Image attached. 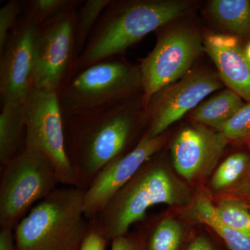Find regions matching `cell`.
<instances>
[{
  "label": "cell",
  "instance_id": "obj_1",
  "mask_svg": "<svg viewBox=\"0 0 250 250\" xmlns=\"http://www.w3.org/2000/svg\"><path fill=\"white\" fill-rule=\"evenodd\" d=\"M142 98L64 120L65 148L77 188L86 190L105 166L126 153L138 123L146 121Z\"/></svg>",
  "mask_w": 250,
  "mask_h": 250
},
{
  "label": "cell",
  "instance_id": "obj_2",
  "mask_svg": "<svg viewBox=\"0 0 250 250\" xmlns=\"http://www.w3.org/2000/svg\"><path fill=\"white\" fill-rule=\"evenodd\" d=\"M188 9V4L182 1L111 0L99 18L84 50L77 58L71 77L94 64L123 53Z\"/></svg>",
  "mask_w": 250,
  "mask_h": 250
},
{
  "label": "cell",
  "instance_id": "obj_3",
  "mask_svg": "<svg viewBox=\"0 0 250 250\" xmlns=\"http://www.w3.org/2000/svg\"><path fill=\"white\" fill-rule=\"evenodd\" d=\"M84 200L79 188L55 189L15 228L17 250H80L90 228Z\"/></svg>",
  "mask_w": 250,
  "mask_h": 250
},
{
  "label": "cell",
  "instance_id": "obj_4",
  "mask_svg": "<svg viewBox=\"0 0 250 250\" xmlns=\"http://www.w3.org/2000/svg\"><path fill=\"white\" fill-rule=\"evenodd\" d=\"M143 93L141 68L107 59L77 72L57 91L63 119L110 107Z\"/></svg>",
  "mask_w": 250,
  "mask_h": 250
},
{
  "label": "cell",
  "instance_id": "obj_5",
  "mask_svg": "<svg viewBox=\"0 0 250 250\" xmlns=\"http://www.w3.org/2000/svg\"><path fill=\"white\" fill-rule=\"evenodd\" d=\"M59 184L50 161L24 147L3 167L0 182V225L14 229L35 202L43 200Z\"/></svg>",
  "mask_w": 250,
  "mask_h": 250
},
{
  "label": "cell",
  "instance_id": "obj_6",
  "mask_svg": "<svg viewBox=\"0 0 250 250\" xmlns=\"http://www.w3.org/2000/svg\"><path fill=\"white\" fill-rule=\"evenodd\" d=\"M177 202L175 189L167 171L161 166H152L138 172L93 220V223L107 239L113 240L125 236L153 206L172 205Z\"/></svg>",
  "mask_w": 250,
  "mask_h": 250
},
{
  "label": "cell",
  "instance_id": "obj_7",
  "mask_svg": "<svg viewBox=\"0 0 250 250\" xmlns=\"http://www.w3.org/2000/svg\"><path fill=\"white\" fill-rule=\"evenodd\" d=\"M25 117L24 147L47 158L54 166L59 184L77 187L75 171L65 148L64 119L57 90L35 87L23 102Z\"/></svg>",
  "mask_w": 250,
  "mask_h": 250
},
{
  "label": "cell",
  "instance_id": "obj_8",
  "mask_svg": "<svg viewBox=\"0 0 250 250\" xmlns=\"http://www.w3.org/2000/svg\"><path fill=\"white\" fill-rule=\"evenodd\" d=\"M63 11L38 26L34 87L58 91L71 77L77 61L75 24L77 9Z\"/></svg>",
  "mask_w": 250,
  "mask_h": 250
},
{
  "label": "cell",
  "instance_id": "obj_9",
  "mask_svg": "<svg viewBox=\"0 0 250 250\" xmlns=\"http://www.w3.org/2000/svg\"><path fill=\"white\" fill-rule=\"evenodd\" d=\"M202 47L200 35L190 29H177L159 36L140 65L145 109L156 93L187 75Z\"/></svg>",
  "mask_w": 250,
  "mask_h": 250
},
{
  "label": "cell",
  "instance_id": "obj_10",
  "mask_svg": "<svg viewBox=\"0 0 250 250\" xmlns=\"http://www.w3.org/2000/svg\"><path fill=\"white\" fill-rule=\"evenodd\" d=\"M37 29L31 18L21 14L0 50L1 104L23 103L34 88Z\"/></svg>",
  "mask_w": 250,
  "mask_h": 250
},
{
  "label": "cell",
  "instance_id": "obj_11",
  "mask_svg": "<svg viewBox=\"0 0 250 250\" xmlns=\"http://www.w3.org/2000/svg\"><path fill=\"white\" fill-rule=\"evenodd\" d=\"M222 88V83L209 72H192L175 84L156 94L145 109L146 134L151 138L164 134L170 125L196 107L210 93Z\"/></svg>",
  "mask_w": 250,
  "mask_h": 250
},
{
  "label": "cell",
  "instance_id": "obj_12",
  "mask_svg": "<svg viewBox=\"0 0 250 250\" xmlns=\"http://www.w3.org/2000/svg\"><path fill=\"white\" fill-rule=\"evenodd\" d=\"M166 143L164 135L151 138L145 133L134 148L105 166L85 190V218L94 220Z\"/></svg>",
  "mask_w": 250,
  "mask_h": 250
},
{
  "label": "cell",
  "instance_id": "obj_13",
  "mask_svg": "<svg viewBox=\"0 0 250 250\" xmlns=\"http://www.w3.org/2000/svg\"><path fill=\"white\" fill-rule=\"evenodd\" d=\"M227 139L201 126L181 131L172 147L174 168L184 178L192 180L223 152Z\"/></svg>",
  "mask_w": 250,
  "mask_h": 250
},
{
  "label": "cell",
  "instance_id": "obj_14",
  "mask_svg": "<svg viewBox=\"0 0 250 250\" xmlns=\"http://www.w3.org/2000/svg\"><path fill=\"white\" fill-rule=\"evenodd\" d=\"M204 44L224 83L229 90L250 103V62L241 46L220 48Z\"/></svg>",
  "mask_w": 250,
  "mask_h": 250
},
{
  "label": "cell",
  "instance_id": "obj_15",
  "mask_svg": "<svg viewBox=\"0 0 250 250\" xmlns=\"http://www.w3.org/2000/svg\"><path fill=\"white\" fill-rule=\"evenodd\" d=\"M26 123L23 103L1 104L0 113V163L1 167L24 148Z\"/></svg>",
  "mask_w": 250,
  "mask_h": 250
},
{
  "label": "cell",
  "instance_id": "obj_16",
  "mask_svg": "<svg viewBox=\"0 0 250 250\" xmlns=\"http://www.w3.org/2000/svg\"><path fill=\"white\" fill-rule=\"evenodd\" d=\"M244 104L241 96L232 90H227L200 104L193 112L192 117L199 123L220 132Z\"/></svg>",
  "mask_w": 250,
  "mask_h": 250
},
{
  "label": "cell",
  "instance_id": "obj_17",
  "mask_svg": "<svg viewBox=\"0 0 250 250\" xmlns=\"http://www.w3.org/2000/svg\"><path fill=\"white\" fill-rule=\"evenodd\" d=\"M209 12L224 28L233 34H250V2L247 0H213Z\"/></svg>",
  "mask_w": 250,
  "mask_h": 250
},
{
  "label": "cell",
  "instance_id": "obj_18",
  "mask_svg": "<svg viewBox=\"0 0 250 250\" xmlns=\"http://www.w3.org/2000/svg\"><path fill=\"white\" fill-rule=\"evenodd\" d=\"M194 209L197 219L214 230L230 250H250V237L225 225L217 215L215 206L208 198L199 197Z\"/></svg>",
  "mask_w": 250,
  "mask_h": 250
},
{
  "label": "cell",
  "instance_id": "obj_19",
  "mask_svg": "<svg viewBox=\"0 0 250 250\" xmlns=\"http://www.w3.org/2000/svg\"><path fill=\"white\" fill-rule=\"evenodd\" d=\"M110 1L111 0H86L77 9L75 24V50L77 58L84 50L99 18Z\"/></svg>",
  "mask_w": 250,
  "mask_h": 250
},
{
  "label": "cell",
  "instance_id": "obj_20",
  "mask_svg": "<svg viewBox=\"0 0 250 250\" xmlns=\"http://www.w3.org/2000/svg\"><path fill=\"white\" fill-rule=\"evenodd\" d=\"M83 0H28L22 1V12L38 26L52 19L57 15L80 7Z\"/></svg>",
  "mask_w": 250,
  "mask_h": 250
},
{
  "label": "cell",
  "instance_id": "obj_21",
  "mask_svg": "<svg viewBox=\"0 0 250 250\" xmlns=\"http://www.w3.org/2000/svg\"><path fill=\"white\" fill-rule=\"evenodd\" d=\"M215 211L225 225L250 238V212L242 202L223 200L215 206Z\"/></svg>",
  "mask_w": 250,
  "mask_h": 250
},
{
  "label": "cell",
  "instance_id": "obj_22",
  "mask_svg": "<svg viewBox=\"0 0 250 250\" xmlns=\"http://www.w3.org/2000/svg\"><path fill=\"white\" fill-rule=\"evenodd\" d=\"M183 231L178 222L166 218L158 225L153 232L147 250H178Z\"/></svg>",
  "mask_w": 250,
  "mask_h": 250
},
{
  "label": "cell",
  "instance_id": "obj_23",
  "mask_svg": "<svg viewBox=\"0 0 250 250\" xmlns=\"http://www.w3.org/2000/svg\"><path fill=\"white\" fill-rule=\"evenodd\" d=\"M249 158L243 153H236L228 157L219 166L211 181L215 190L225 188L234 183L246 169Z\"/></svg>",
  "mask_w": 250,
  "mask_h": 250
},
{
  "label": "cell",
  "instance_id": "obj_24",
  "mask_svg": "<svg viewBox=\"0 0 250 250\" xmlns=\"http://www.w3.org/2000/svg\"><path fill=\"white\" fill-rule=\"evenodd\" d=\"M225 139H243L250 134V103L245 104L220 131Z\"/></svg>",
  "mask_w": 250,
  "mask_h": 250
},
{
  "label": "cell",
  "instance_id": "obj_25",
  "mask_svg": "<svg viewBox=\"0 0 250 250\" xmlns=\"http://www.w3.org/2000/svg\"><path fill=\"white\" fill-rule=\"evenodd\" d=\"M22 12V1L18 0H9L0 9V50L4 47Z\"/></svg>",
  "mask_w": 250,
  "mask_h": 250
},
{
  "label": "cell",
  "instance_id": "obj_26",
  "mask_svg": "<svg viewBox=\"0 0 250 250\" xmlns=\"http://www.w3.org/2000/svg\"><path fill=\"white\" fill-rule=\"evenodd\" d=\"M106 240L100 228L93 223L81 244L80 250H105Z\"/></svg>",
  "mask_w": 250,
  "mask_h": 250
},
{
  "label": "cell",
  "instance_id": "obj_27",
  "mask_svg": "<svg viewBox=\"0 0 250 250\" xmlns=\"http://www.w3.org/2000/svg\"><path fill=\"white\" fill-rule=\"evenodd\" d=\"M204 43L209 44L220 48H230L240 45L238 38L227 34H208L205 37Z\"/></svg>",
  "mask_w": 250,
  "mask_h": 250
},
{
  "label": "cell",
  "instance_id": "obj_28",
  "mask_svg": "<svg viewBox=\"0 0 250 250\" xmlns=\"http://www.w3.org/2000/svg\"><path fill=\"white\" fill-rule=\"evenodd\" d=\"M13 229L1 228L0 231V250H17L14 244Z\"/></svg>",
  "mask_w": 250,
  "mask_h": 250
},
{
  "label": "cell",
  "instance_id": "obj_29",
  "mask_svg": "<svg viewBox=\"0 0 250 250\" xmlns=\"http://www.w3.org/2000/svg\"><path fill=\"white\" fill-rule=\"evenodd\" d=\"M111 250H141L139 246L131 238L125 236L112 240Z\"/></svg>",
  "mask_w": 250,
  "mask_h": 250
},
{
  "label": "cell",
  "instance_id": "obj_30",
  "mask_svg": "<svg viewBox=\"0 0 250 250\" xmlns=\"http://www.w3.org/2000/svg\"><path fill=\"white\" fill-rule=\"evenodd\" d=\"M187 250H214V249L207 238L204 237H198L190 243Z\"/></svg>",
  "mask_w": 250,
  "mask_h": 250
},
{
  "label": "cell",
  "instance_id": "obj_31",
  "mask_svg": "<svg viewBox=\"0 0 250 250\" xmlns=\"http://www.w3.org/2000/svg\"><path fill=\"white\" fill-rule=\"evenodd\" d=\"M241 193L250 196V183L247 184L242 188Z\"/></svg>",
  "mask_w": 250,
  "mask_h": 250
},
{
  "label": "cell",
  "instance_id": "obj_32",
  "mask_svg": "<svg viewBox=\"0 0 250 250\" xmlns=\"http://www.w3.org/2000/svg\"><path fill=\"white\" fill-rule=\"evenodd\" d=\"M244 51L245 55H246V58L248 59V61L250 62V41L249 43L247 45L246 48L243 49Z\"/></svg>",
  "mask_w": 250,
  "mask_h": 250
},
{
  "label": "cell",
  "instance_id": "obj_33",
  "mask_svg": "<svg viewBox=\"0 0 250 250\" xmlns=\"http://www.w3.org/2000/svg\"><path fill=\"white\" fill-rule=\"evenodd\" d=\"M248 209H249L250 212V205L249 206V207H248Z\"/></svg>",
  "mask_w": 250,
  "mask_h": 250
}]
</instances>
